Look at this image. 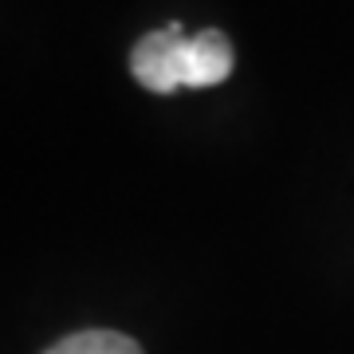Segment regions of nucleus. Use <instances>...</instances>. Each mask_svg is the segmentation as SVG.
I'll list each match as a JSON object with an SVG mask.
<instances>
[{
  "label": "nucleus",
  "mask_w": 354,
  "mask_h": 354,
  "mask_svg": "<svg viewBox=\"0 0 354 354\" xmlns=\"http://www.w3.org/2000/svg\"><path fill=\"white\" fill-rule=\"evenodd\" d=\"M232 44L221 28L185 36L181 24H165L134 44L130 75L153 95H174L185 87H216L232 75Z\"/></svg>",
  "instance_id": "nucleus-1"
},
{
  "label": "nucleus",
  "mask_w": 354,
  "mask_h": 354,
  "mask_svg": "<svg viewBox=\"0 0 354 354\" xmlns=\"http://www.w3.org/2000/svg\"><path fill=\"white\" fill-rule=\"evenodd\" d=\"M44 354H142V346L130 335H118V330H75L59 339L55 346H48Z\"/></svg>",
  "instance_id": "nucleus-2"
}]
</instances>
